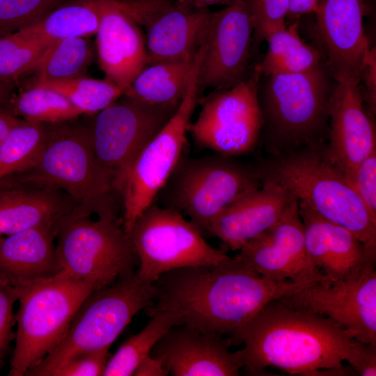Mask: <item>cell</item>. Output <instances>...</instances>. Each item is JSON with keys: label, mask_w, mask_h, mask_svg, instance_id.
Masks as SVG:
<instances>
[{"label": "cell", "mask_w": 376, "mask_h": 376, "mask_svg": "<svg viewBox=\"0 0 376 376\" xmlns=\"http://www.w3.org/2000/svg\"><path fill=\"white\" fill-rule=\"evenodd\" d=\"M153 283L155 297L146 313L171 311L180 324L232 339L267 304L311 283L275 281L230 256L218 264L166 272Z\"/></svg>", "instance_id": "cell-1"}, {"label": "cell", "mask_w": 376, "mask_h": 376, "mask_svg": "<svg viewBox=\"0 0 376 376\" xmlns=\"http://www.w3.org/2000/svg\"><path fill=\"white\" fill-rule=\"evenodd\" d=\"M249 375H269L273 367L290 375H345L343 368L354 338L324 316L271 301L232 338Z\"/></svg>", "instance_id": "cell-2"}, {"label": "cell", "mask_w": 376, "mask_h": 376, "mask_svg": "<svg viewBox=\"0 0 376 376\" xmlns=\"http://www.w3.org/2000/svg\"><path fill=\"white\" fill-rule=\"evenodd\" d=\"M258 169L262 181L279 186L299 204L347 229L376 252V221L327 157L322 141L274 155Z\"/></svg>", "instance_id": "cell-3"}, {"label": "cell", "mask_w": 376, "mask_h": 376, "mask_svg": "<svg viewBox=\"0 0 376 376\" xmlns=\"http://www.w3.org/2000/svg\"><path fill=\"white\" fill-rule=\"evenodd\" d=\"M336 84L325 61L304 72L261 75L263 129L274 155L322 141Z\"/></svg>", "instance_id": "cell-4"}, {"label": "cell", "mask_w": 376, "mask_h": 376, "mask_svg": "<svg viewBox=\"0 0 376 376\" xmlns=\"http://www.w3.org/2000/svg\"><path fill=\"white\" fill-rule=\"evenodd\" d=\"M76 119L49 124L47 143L36 165L26 171V180L63 189L79 205L78 210L118 217L120 196L95 157L91 124Z\"/></svg>", "instance_id": "cell-5"}, {"label": "cell", "mask_w": 376, "mask_h": 376, "mask_svg": "<svg viewBox=\"0 0 376 376\" xmlns=\"http://www.w3.org/2000/svg\"><path fill=\"white\" fill-rule=\"evenodd\" d=\"M261 185L258 167L235 157L184 154L155 203L180 212L205 235L228 205Z\"/></svg>", "instance_id": "cell-6"}, {"label": "cell", "mask_w": 376, "mask_h": 376, "mask_svg": "<svg viewBox=\"0 0 376 376\" xmlns=\"http://www.w3.org/2000/svg\"><path fill=\"white\" fill-rule=\"evenodd\" d=\"M90 215L76 209L62 216L55 244L60 273L95 291L135 272L139 261L121 219Z\"/></svg>", "instance_id": "cell-7"}, {"label": "cell", "mask_w": 376, "mask_h": 376, "mask_svg": "<svg viewBox=\"0 0 376 376\" xmlns=\"http://www.w3.org/2000/svg\"><path fill=\"white\" fill-rule=\"evenodd\" d=\"M154 283L137 269L113 284L91 292L77 310L61 342L26 376H45L68 359L109 348L140 311L154 301Z\"/></svg>", "instance_id": "cell-8"}, {"label": "cell", "mask_w": 376, "mask_h": 376, "mask_svg": "<svg viewBox=\"0 0 376 376\" xmlns=\"http://www.w3.org/2000/svg\"><path fill=\"white\" fill-rule=\"evenodd\" d=\"M18 290L9 376H26L58 346L77 310L93 292L87 284L61 273Z\"/></svg>", "instance_id": "cell-9"}, {"label": "cell", "mask_w": 376, "mask_h": 376, "mask_svg": "<svg viewBox=\"0 0 376 376\" xmlns=\"http://www.w3.org/2000/svg\"><path fill=\"white\" fill-rule=\"evenodd\" d=\"M200 61L198 54L185 97L169 120L136 156L124 178L120 189L121 221L128 234L140 214L155 202L185 154L191 118L198 102Z\"/></svg>", "instance_id": "cell-10"}, {"label": "cell", "mask_w": 376, "mask_h": 376, "mask_svg": "<svg viewBox=\"0 0 376 376\" xmlns=\"http://www.w3.org/2000/svg\"><path fill=\"white\" fill-rule=\"evenodd\" d=\"M129 235L138 258L137 272L152 283L172 270L215 265L230 257L207 243L180 212L155 202L137 218Z\"/></svg>", "instance_id": "cell-11"}, {"label": "cell", "mask_w": 376, "mask_h": 376, "mask_svg": "<svg viewBox=\"0 0 376 376\" xmlns=\"http://www.w3.org/2000/svg\"><path fill=\"white\" fill-rule=\"evenodd\" d=\"M260 77L257 63L244 80L213 91L201 101L200 112L189 127L198 146L232 157L255 149L263 126L258 94Z\"/></svg>", "instance_id": "cell-12"}, {"label": "cell", "mask_w": 376, "mask_h": 376, "mask_svg": "<svg viewBox=\"0 0 376 376\" xmlns=\"http://www.w3.org/2000/svg\"><path fill=\"white\" fill-rule=\"evenodd\" d=\"M178 107L152 106L123 94L93 116V149L120 198L131 164Z\"/></svg>", "instance_id": "cell-13"}, {"label": "cell", "mask_w": 376, "mask_h": 376, "mask_svg": "<svg viewBox=\"0 0 376 376\" xmlns=\"http://www.w3.org/2000/svg\"><path fill=\"white\" fill-rule=\"evenodd\" d=\"M278 301L329 318L355 340L376 344L375 262L343 279L330 281L322 277Z\"/></svg>", "instance_id": "cell-14"}, {"label": "cell", "mask_w": 376, "mask_h": 376, "mask_svg": "<svg viewBox=\"0 0 376 376\" xmlns=\"http://www.w3.org/2000/svg\"><path fill=\"white\" fill-rule=\"evenodd\" d=\"M253 26L244 0L212 12L198 71L199 91L228 89L251 72Z\"/></svg>", "instance_id": "cell-15"}, {"label": "cell", "mask_w": 376, "mask_h": 376, "mask_svg": "<svg viewBox=\"0 0 376 376\" xmlns=\"http://www.w3.org/2000/svg\"><path fill=\"white\" fill-rule=\"evenodd\" d=\"M235 256L275 281L311 282L322 277L307 256L304 224L295 199L274 226L246 242Z\"/></svg>", "instance_id": "cell-16"}, {"label": "cell", "mask_w": 376, "mask_h": 376, "mask_svg": "<svg viewBox=\"0 0 376 376\" xmlns=\"http://www.w3.org/2000/svg\"><path fill=\"white\" fill-rule=\"evenodd\" d=\"M365 0H320L313 13L318 48L336 81L359 79L370 48L363 25Z\"/></svg>", "instance_id": "cell-17"}, {"label": "cell", "mask_w": 376, "mask_h": 376, "mask_svg": "<svg viewBox=\"0 0 376 376\" xmlns=\"http://www.w3.org/2000/svg\"><path fill=\"white\" fill-rule=\"evenodd\" d=\"M359 79L336 81L329 111L328 143L324 151L348 179L357 166L376 149L373 118L359 88Z\"/></svg>", "instance_id": "cell-18"}, {"label": "cell", "mask_w": 376, "mask_h": 376, "mask_svg": "<svg viewBox=\"0 0 376 376\" xmlns=\"http://www.w3.org/2000/svg\"><path fill=\"white\" fill-rule=\"evenodd\" d=\"M229 337L203 332L184 324L170 328L150 354L172 376H236L242 368Z\"/></svg>", "instance_id": "cell-19"}, {"label": "cell", "mask_w": 376, "mask_h": 376, "mask_svg": "<svg viewBox=\"0 0 376 376\" xmlns=\"http://www.w3.org/2000/svg\"><path fill=\"white\" fill-rule=\"evenodd\" d=\"M100 22L96 36L99 65L111 81L124 92L146 66L145 37L118 0H97Z\"/></svg>", "instance_id": "cell-20"}, {"label": "cell", "mask_w": 376, "mask_h": 376, "mask_svg": "<svg viewBox=\"0 0 376 376\" xmlns=\"http://www.w3.org/2000/svg\"><path fill=\"white\" fill-rule=\"evenodd\" d=\"M298 207L307 256L324 279L334 281L347 278L376 261V252L368 249L350 230L302 204L298 203Z\"/></svg>", "instance_id": "cell-21"}, {"label": "cell", "mask_w": 376, "mask_h": 376, "mask_svg": "<svg viewBox=\"0 0 376 376\" xmlns=\"http://www.w3.org/2000/svg\"><path fill=\"white\" fill-rule=\"evenodd\" d=\"M295 199L270 182L236 199L211 223L208 233L224 245L239 251L249 240L274 226Z\"/></svg>", "instance_id": "cell-22"}, {"label": "cell", "mask_w": 376, "mask_h": 376, "mask_svg": "<svg viewBox=\"0 0 376 376\" xmlns=\"http://www.w3.org/2000/svg\"><path fill=\"white\" fill-rule=\"evenodd\" d=\"M56 224H45L1 237L0 281L20 290L61 272Z\"/></svg>", "instance_id": "cell-23"}, {"label": "cell", "mask_w": 376, "mask_h": 376, "mask_svg": "<svg viewBox=\"0 0 376 376\" xmlns=\"http://www.w3.org/2000/svg\"><path fill=\"white\" fill-rule=\"evenodd\" d=\"M211 11L188 9L174 3L145 26L147 64L194 56L203 45Z\"/></svg>", "instance_id": "cell-24"}, {"label": "cell", "mask_w": 376, "mask_h": 376, "mask_svg": "<svg viewBox=\"0 0 376 376\" xmlns=\"http://www.w3.org/2000/svg\"><path fill=\"white\" fill-rule=\"evenodd\" d=\"M196 54L146 65L123 94L152 106L177 107L187 93Z\"/></svg>", "instance_id": "cell-25"}, {"label": "cell", "mask_w": 376, "mask_h": 376, "mask_svg": "<svg viewBox=\"0 0 376 376\" xmlns=\"http://www.w3.org/2000/svg\"><path fill=\"white\" fill-rule=\"evenodd\" d=\"M70 211L47 191H0V234L9 235L42 224L56 223Z\"/></svg>", "instance_id": "cell-26"}, {"label": "cell", "mask_w": 376, "mask_h": 376, "mask_svg": "<svg viewBox=\"0 0 376 376\" xmlns=\"http://www.w3.org/2000/svg\"><path fill=\"white\" fill-rule=\"evenodd\" d=\"M100 22L97 0H68L38 22L19 30L49 43L66 38L95 35Z\"/></svg>", "instance_id": "cell-27"}, {"label": "cell", "mask_w": 376, "mask_h": 376, "mask_svg": "<svg viewBox=\"0 0 376 376\" xmlns=\"http://www.w3.org/2000/svg\"><path fill=\"white\" fill-rule=\"evenodd\" d=\"M266 42L267 51L258 63L262 76L304 72L324 61L318 48L301 38L296 22L272 33Z\"/></svg>", "instance_id": "cell-28"}, {"label": "cell", "mask_w": 376, "mask_h": 376, "mask_svg": "<svg viewBox=\"0 0 376 376\" xmlns=\"http://www.w3.org/2000/svg\"><path fill=\"white\" fill-rule=\"evenodd\" d=\"M150 320L139 332L128 337L109 357L102 376L133 375L140 362L150 354L157 341L172 327L180 324L179 317L166 310L147 313Z\"/></svg>", "instance_id": "cell-29"}, {"label": "cell", "mask_w": 376, "mask_h": 376, "mask_svg": "<svg viewBox=\"0 0 376 376\" xmlns=\"http://www.w3.org/2000/svg\"><path fill=\"white\" fill-rule=\"evenodd\" d=\"M93 58L88 38L72 37L51 43L34 68L33 82H55L85 77Z\"/></svg>", "instance_id": "cell-30"}, {"label": "cell", "mask_w": 376, "mask_h": 376, "mask_svg": "<svg viewBox=\"0 0 376 376\" xmlns=\"http://www.w3.org/2000/svg\"><path fill=\"white\" fill-rule=\"evenodd\" d=\"M3 103L15 116L32 123L56 124L84 114L60 93L37 86H27L18 94L10 93Z\"/></svg>", "instance_id": "cell-31"}, {"label": "cell", "mask_w": 376, "mask_h": 376, "mask_svg": "<svg viewBox=\"0 0 376 376\" xmlns=\"http://www.w3.org/2000/svg\"><path fill=\"white\" fill-rule=\"evenodd\" d=\"M49 124L23 120L0 143V181L15 173L26 172L38 163L47 143Z\"/></svg>", "instance_id": "cell-32"}, {"label": "cell", "mask_w": 376, "mask_h": 376, "mask_svg": "<svg viewBox=\"0 0 376 376\" xmlns=\"http://www.w3.org/2000/svg\"><path fill=\"white\" fill-rule=\"evenodd\" d=\"M28 86L52 89L64 96L84 114L94 116L113 103L124 91L111 81L81 77L55 82H32Z\"/></svg>", "instance_id": "cell-33"}, {"label": "cell", "mask_w": 376, "mask_h": 376, "mask_svg": "<svg viewBox=\"0 0 376 376\" xmlns=\"http://www.w3.org/2000/svg\"><path fill=\"white\" fill-rule=\"evenodd\" d=\"M50 44L19 31L0 36V81L13 84L32 70Z\"/></svg>", "instance_id": "cell-34"}, {"label": "cell", "mask_w": 376, "mask_h": 376, "mask_svg": "<svg viewBox=\"0 0 376 376\" xmlns=\"http://www.w3.org/2000/svg\"><path fill=\"white\" fill-rule=\"evenodd\" d=\"M68 0H0V36L38 22Z\"/></svg>", "instance_id": "cell-35"}, {"label": "cell", "mask_w": 376, "mask_h": 376, "mask_svg": "<svg viewBox=\"0 0 376 376\" xmlns=\"http://www.w3.org/2000/svg\"><path fill=\"white\" fill-rule=\"evenodd\" d=\"M253 26L254 45L266 41L274 31L286 26L290 0H244Z\"/></svg>", "instance_id": "cell-36"}, {"label": "cell", "mask_w": 376, "mask_h": 376, "mask_svg": "<svg viewBox=\"0 0 376 376\" xmlns=\"http://www.w3.org/2000/svg\"><path fill=\"white\" fill-rule=\"evenodd\" d=\"M347 180L376 221V149L357 166Z\"/></svg>", "instance_id": "cell-37"}, {"label": "cell", "mask_w": 376, "mask_h": 376, "mask_svg": "<svg viewBox=\"0 0 376 376\" xmlns=\"http://www.w3.org/2000/svg\"><path fill=\"white\" fill-rule=\"evenodd\" d=\"M109 350L104 348L71 357L49 370L45 376L102 375L109 358Z\"/></svg>", "instance_id": "cell-38"}, {"label": "cell", "mask_w": 376, "mask_h": 376, "mask_svg": "<svg viewBox=\"0 0 376 376\" xmlns=\"http://www.w3.org/2000/svg\"><path fill=\"white\" fill-rule=\"evenodd\" d=\"M18 297V289L0 281V370L15 338L13 306Z\"/></svg>", "instance_id": "cell-39"}, {"label": "cell", "mask_w": 376, "mask_h": 376, "mask_svg": "<svg viewBox=\"0 0 376 376\" xmlns=\"http://www.w3.org/2000/svg\"><path fill=\"white\" fill-rule=\"evenodd\" d=\"M361 96L370 116L374 119L376 114V48L370 47L359 76Z\"/></svg>", "instance_id": "cell-40"}, {"label": "cell", "mask_w": 376, "mask_h": 376, "mask_svg": "<svg viewBox=\"0 0 376 376\" xmlns=\"http://www.w3.org/2000/svg\"><path fill=\"white\" fill-rule=\"evenodd\" d=\"M345 361L358 375L375 376L376 344L364 343L354 339Z\"/></svg>", "instance_id": "cell-41"}, {"label": "cell", "mask_w": 376, "mask_h": 376, "mask_svg": "<svg viewBox=\"0 0 376 376\" xmlns=\"http://www.w3.org/2000/svg\"><path fill=\"white\" fill-rule=\"evenodd\" d=\"M169 371L162 363L150 354L146 357L138 365L134 376H167Z\"/></svg>", "instance_id": "cell-42"}, {"label": "cell", "mask_w": 376, "mask_h": 376, "mask_svg": "<svg viewBox=\"0 0 376 376\" xmlns=\"http://www.w3.org/2000/svg\"><path fill=\"white\" fill-rule=\"evenodd\" d=\"M320 0H290L288 18L295 19L314 13Z\"/></svg>", "instance_id": "cell-43"}, {"label": "cell", "mask_w": 376, "mask_h": 376, "mask_svg": "<svg viewBox=\"0 0 376 376\" xmlns=\"http://www.w3.org/2000/svg\"><path fill=\"white\" fill-rule=\"evenodd\" d=\"M236 0H176L174 3L188 9L208 8L212 6H227Z\"/></svg>", "instance_id": "cell-44"}, {"label": "cell", "mask_w": 376, "mask_h": 376, "mask_svg": "<svg viewBox=\"0 0 376 376\" xmlns=\"http://www.w3.org/2000/svg\"><path fill=\"white\" fill-rule=\"evenodd\" d=\"M22 121L3 107H0V143L10 130Z\"/></svg>", "instance_id": "cell-45"}, {"label": "cell", "mask_w": 376, "mask_h": 376, "mask_svg": "<svg viewBox=\"0 0 376 376\" xmlns=\"http://www.w3.org/2000/svg\"><path fill=\"white\" fill-rule=\"evenodd\" d=\"M13 84L0 81V103H3L11 93Z\"/></svg>", "instance_id": "cell-46"}, {"label": "cell", "mask_w": 376, "mask_h": 376, "mask_svg": "<svg viewBox=\"0 0 376 376\" xmlns=\"http://www.w3.org/2000/svg\"><path fill=\"white\" fill-rule=\"evenodd\" d=\"M1 237H2V235H1V234H0V240L1 239Z\"/></svg>", "instance_id": "cell-47"}]
</instances>
